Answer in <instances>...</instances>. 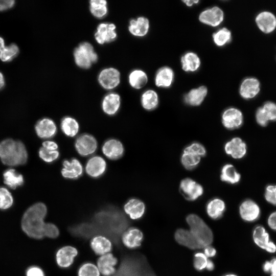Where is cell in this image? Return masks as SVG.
<instances>
[{
  "label": "cell",
  "instance_id": "6da1fadb",
  "mask_svg": "<svg viewBox=\"0 0 276 276\" xmlns=\"http://www.w3.org/2000/svg\"><path fill=\"white\" fill-rule=\"evenodd\" d=\"M91 221L71 227L69 229L71 233L84 238L101 235L118 244L122 234L129 225L128 220L124 213L112 206L100 210Z\"/></svg>",
  "mask_w": 276,
  "mask_h": 276
},
{
  "label": "cell",
  "instance_id": "7a4b0ae2",
  "mask_svg": "<svg viewBox=\"0 0 276 276\" xmlns=\"http://www.w3.org/2000/svg\"><path fill=\"white\" fill-rule=\"evenodd\" d=\"M47 213L45 205L41 202L30 206L24 213L21 220V227L30 237L40 239L45 237L47 223L44 219Z\"/></svg>",
  "mask_w": 276,
  "mask_h": 276
},
{
  "label": "cell",
  "instance_id": "3957f363",
  "mask_svg": "<svg viewBox=\"0 0 276 276\" xmlns=\"http://www.w3.org/2000/svg\"><path fill=\"white\" fill-rule=\"evenodd\" d=\"M111 276H156L151 269L146 258L134 253L123 256L115 273Z\"/></svg>",
  "mask_w": 276,
  "mask_h": 276
},
{
  "label": "cell",
  "instance_id": "277c9868",
  "mask_svg": "<svg viewBox=\"0 0 276 276\" xmlns=\"http://www.w3.org/2000/svg\"><path fill=\"white\" fill-rule=\"evenodd\" d=\"M0 158L2 163L7 166L21 165L27 162L28 153L21 142L6 139L0 143Z\"/></svg>",
  "mask_w": 276,
  "mask_h": 276
},
{
  "label": "cell",
  "instance_id": "5b68a950",
  "mask_svg": "<svg viewBox=\"0 0 276 276\" xmlns=\"http://www.w3.org/2000/svg\"><path fill=\"white\" fill-rule=\"evenodd\" d=\"M186 221L200 248L211 245L213 241L212 230L205 222L198 215L191 214L186 217Z\"/></svg>",
  "mask_w": 276,
  "mask_h": 276
},
{
  "label": "cell",
  "instance_id": "8992f818",
  "mask_svg": "<svg viewBox=\"0 0 276 276\" xmlns=\"http://www.w3.org/2000/svg\"><path fill=\"white\" fill-rule=\"evenodd\" d=\"M76 64L82 68H89L91 64L97 61L98 56L94 47L89 42L80 43L74 51Z\"/></svg>",
  "mask_w": 276,
  "mask_h": 276
},
{
  "label": "cell",
  "instance_id": "52a82bcc",
  "mask_svg": "<svg viewBox=\"0 0 276 276\" xmlns=\"http://www.w3.org/2000/svg\"><path fill=\"white\" fill-rule=\"evenodd\" d=\"M180 191L185 198L190 201L196 200L203 193L201 185L190 178L181 181Z\"/></svg>",
  "mask_w": 276,
  "mask_h": 276
},
{
  "label": "cell",
  "instance_id": "ba28073f",
  "mask_svg": "<svg viewBox=\"0 0 276 276\" xmlns=\"http://www.w3.org/2000/svg\"><path fill=\"white\" fill-rule=\"evenodd\" d=\"M75 148L81 156H88L93 154L97 148L96 139L89 134H83L76 140Z\"/></svg>",
  "mask_w": 276,
  "mask_h": 276
},
{
  "label": "cell",
  "instance_id": "9c48e42d",
  "mask_svg": "<svg viewBox=\"0 0 276 276\" xmlns=\"http://www.w3.org/2000/svg\"><path fill=\"white\" fill-rule=\"evenodd\" d=\"M98 81L104 88L113 89L120 82V73L117 69L113 67L104 68L99 73Z\"/></svg>",
  "mask_w": 276,
  "mask_h": 276
},
{
  "label": "cell",
  "instance_id": "30bf717a",
  "mask_svg": "<svg viewBox=\"0 0 276 276\" xmlns=\"http://www.w3.org/2000/svg\"><path fill=\"white\" fill-rule=\"evenodd\" d=\"M252 237L254 242L261 248L270 253L276 251V245L269 240V234L263 226L259 225L255 228Z\"/></svg>",
  "mask_w": 276,
  "mask_h": 276
},
{
  "label": "cell",
  "instance_id": "8fae6325",
  "mask_svg": "<svg viewBox=\"0 0 276 276\" xmlns=\"http://www.w3.org/2000/svg\"><path fill=\"white\" fill-rule=\"evenodd\" d=\"M116 27L112 23L103 22L100 24L95 34V38L97 42L103 44L113 41L117 37Z\"/></svg>",
  "mask_w": 276,
  "mask_h": 276
},
{
  "label": "cell",
  "instance_id": "7c38bea8",
  "mask_svg": "<svg viewBox=\"0 0 276 276\" xmlns=\"http://www.w3.org/2000/svg\"><path fill=\"white\" fill-rule=\"evenodd\" d=\"M243 121L241 111L234 107L226 109L222 113V122L224 127L233 130L240 127Z\"/></svg>",
  "mask_w": 276,
  "mask_h": 276
},
{
  "label": "cell",
  "instance_id": "4fadbf2b",
  "mask_svg": "<svg viewBox=\"0 0 276 276\" xmlns=\"http://www.w3.org/2000/svg\"><path fill=\"white\" fill-rule=\"evenodd\" d=\"M239 214L243 220L247 222H253L259 218L260 209L255 201L248 199L244 200L240 204Z\"/></svg>",
  "mask_w": 276,
  "mask_h": 276
},
{
  "label": "cell",
  "instance_id": "5bb4252c",
  "mask_svg": "<svg viewBox=\"0 0 276 276\" xmlns=\"http://www.w3.org/2000/svg\"><path fill=\"white\" fill-rule=\"evenodd\" d=\"M223 18V12L216 6L205 10L199 16L200 21L212 27L219 25L222 22Z\"/></svg>",
  "mask_w": 276,
  "mask_h": 276
},
{
  "label": "cell",
  "instance_id": "9a60e30c",
  "mask_svg": "<svg viewBox=\"0 0 276 276\" xmlns=\"http://www.w3.org/2000/svg\"><path fill=\"white\" fill-rule=\"evenodd\" d=\"M78 251L73 246L67 245L58 250L56 254V261L58 265L62 268L69 267L74 262Z\"/></svg>",
  "mask_w": 276,
  "mask_h": 276
},
{
  "label": "cell",
  "instance_id": "2e32d148",
  "mask_svg": "<svg viewBox=\"0 0 276 276\" xmlns=\"http://www.w3.org/2000/svg\"><path fill=\"white\" fill-rule=\"evenodd\" d=\"M143 238V234L140 229L136 227H131L124 232L121 240L126 247L134 249L141 245Z\"/></svg>",
  "mask_w": 276,
  "mask_h": 276
},
{
  "label": "cell",
  "instance_id": "e0dca14e",
  "mask_svg": "<svg viewBox=\"0 0 276 276\" xmlns=\"http://www.w3.org/2000/svg\"><path fill=\"white\" fill-rule=\"evenodd\" d=\"M224 150L227 154L233 158L240 159L245 155L247 147L245 143L241 139L236 137L226 143Z\"/></svg>",
  "mask_w": 276,
  "mask_h": 276
},
{
  "label": "cell",
  "instance_id": "ac0fdd59",
  "mask_svg": "<svg viewBox=\"0 0 276 276\" xmlns=\"http://www.w3.org/2000/svg\"><path fill=\"white\" fill-rule=\"evenodd\" d=\"M106 166V163L104 158L100 156H94L87 162L85 170L89 176L98 178L105 173Z\"/></svg>",
  "mask_w": 276,
  "mask_h": 276
},
{
  "label": "cell",
  "instance_id": "d6986e66",
  "mask_svg": "<svg viewBox=\"0 0 276 276\" xmlns=\"http://www.w3.org/2000/svg\"><path fill=\"white\" fill-rule=\"evenodd\" d=\"M37 135L43 139H49L57 133V126L51 119L43 118L39 120L35 127Z\"/></svg>",
  "mask_w": 276,
  "mask_h": 276
},
{
  "label": "cell",
  "instance_id": "ffe728a7",
  "mask_svg": "<svg viewBox=\"0 0 276 276\" xmlns=\"http://www.w3.org/2000/svg\"><path fill=\"white\" fill-rule=\"evenodd\" d=\"M82 173L83 167L77 159L74 158L70 161H63L61 174L65 178L76 179L80 177Z\"/></svg>",
  "mask_w": 276,
  "mask_h": 276
},
{
  "label": "cell",
  "instance_id": "44dd1931",
  "mask_svg": "<svg viewBox=\"0 0 276 276\" xmlns=\"http://www.w3.org/2000/svg\"><path fill=\"white\" fill-rule=\"evenodd\" d=\"M103 154L111 160H116L122 156L124 149L122 143L116 139H109L103 144L102 148Z\"/></svg>",
  "mask_w": 276,
  "mask_h": 276
},
{
  "label": "cell",
  "instance_id": "7402d4cb",
  "mask_svg": "<svg viewBox=\"0 0 276 276\" xmlns=\"http://www.w3.org/2000/svg\"><path fill=\"white\" fill-rule=\"evenodd\" d=\"M118 263V259L109 252L101 256L97 261V267L100 273L104 276H111L116 271L114 267Z\"/></svg>",
  "mask_w": 276,
  "mask_h": 276
},
{
  "label": "cell",
  "instance_id": "603a6c76",
  "mask_svg": "<svg viewBox=\"0 0 276 276\" xmlns=\"http://www.w3.org/2000/svg\"><path fill=\"white\" fill-rule=\"evenodd\" d=\"M258 28L265 33H269L276 28V18L271 12L264 11L260 13L256 18Z\"/></svg>",
  "mask_w": 276,
  "mask_h": 276
},
{
  "label": "cell",
  "instance_id": "cb8c5ba5",
  "mask_svg": "<svg viewBox=\"0 0 276 276\" xmlns=\"http://www.w3.org/2000/svg\"><path fill=\"white\" fill-rule=\"evenodd\" d=\"M260 91V82L255 78L244 79L240 87V94L245 99H252L256 97Z\"/></svg>",
  "mask_w": 276,
  "mask_h": 276
},
{
  "label": "cell",
  "instance_id": "d4e9b609",
  "mask_svg": "<svg viewBox=\"0 0 276 276\" xmlns=\"http://www.w3.org/2000/svg\"><path fill=\"white\" fill-rule=\"evenodd\" d=\"M124 210L131 219L136 220L143 216L145 211V205L141 200L131 198L125 204Z\"/></svg>",
  "mask_w": 276,
  "mask_h": 276
},
{
  "label": "cell",
  "instance_id": "484cf974",
  "mask_svg": "<svg viewBox=\"0 0 276 276\" xmlns=\"http://www.w3.org/2000/svg\"><path fill=\"white\" fill-rule=\"evenodd\" d=\"M176 241L179 244L191 249H200L196 240L189 230L179 228L174 234Z\"/></svg>",
  "mask_w": 276,
  "mask_h": 276
},
{
  "label": "cell",
  "instance_id": "4316f807",
  "mask_svg": "<svg viewBox=\"0 0 276 276\" xmlns=\"http://www.w3.org/2000/svg\"><path fill=\"white\" fill-rule=\"evenodd\" d=\"M121 105V98L119 95L111 93L103 98L102 108L103 111L109 116H113L118 111Z\"/></svg>",
  "mask_w": 276,
  "mask_h": 276
},
{
  "label": "cell",
  "instance_id": "83f0119b",
  "mask_svg": "<svg viewBox=\"0 0 276 276\" xmlns=\"http://www.w3.org/2000/svg\"><path fill=\"white\" fill-rule=\"evenodd\" d=\"M90 247L96 254L102 256L109 253L111 250L112 242L105 236H96L91 239Z\"/></svg>",
  "mask_w": 276,
  "mask_h": 276
},
{
  "label": "cell",
  "instance_id": "f1b7e54d",
  "mask_svg": "<svg viewBox=\"0 0 276 276\" xmlns=\"http://www.w3.org/2000/svg\"><path fill=\"white\" fill-rule=\"evenodd\" d=\"M149 21L144 17H139L137 19L130 20L128 30L133 35L137 37L145 36L149 30Z\"/></svg>",
  "mask_w": 276,
  "mask_h": 276
},
{
  "label": "cell",
  "instance_id": "f546056e",
  "mask_svg": "<svg viewBox=\"0 0 276 276\" xmlns=\"http://www.w3.org/2000/svg\"><path fill=\"white\" fill-rule=\"evenodd\" d=\"M226 209L225 202L221 199L215 198L210 200L206 205L208 215L213 220L221 218Z\"/></svg>",
  "mask_w": 276,
  "mask_h": 276
},
{
  "label": "cell",
  "instance_id": "4dcf8cb0",
  "mask_svg": "<svg viewBox=\"0 0 276 276\" xmlns=\"http://www.w3.org/2000/svg\"><path fill=\"white\" fill-rule=\"evenodd\" d=\"M208 93L207 88L201 86L191 89L185 96V102L191 106H198L201 104Z\"/></svg>",
  "mask_w": 276,
  "mask_h": 276
},
{
  "label": "cell",
  "instance_id": "1f68e13d",
  "mask_svg": "<svg viewBox=\"0 0 276 276\" xmlns=\"http://www.w3.org/2000/svg\"><path fill=\"white\" fill-rule=\"evenodd\" d=\"M174 73L169 67H163L157 71L155 79V84L158 87H168L170 86L173 80Z\"/></svg>",
  "mask_w": 276,
  "mask_h": 276
},
{
  "label": "cell",
  "instance_id": "d6a6232c",
  "mask_svg": "<svg viewBox=\"0 0 276 276\" xmlns=\"http://www.w3.org/2000/svg\"><path fill=\"white\" fill-rule=\"evenodd\" d=\"M182 68L186 72H194L200 65V60L197 55L193 52H188L181 58Z\"/></svg>",
  "mask_w": 276,
  "mask_h": 276
},
{
  "label": "cell",
  "instance_id": "836d02e7",
  "mask_svg": "<svg viewBox=\"0 0 276 276\" xmlns=\"http://www.w3.org/2000/svg\"><path fill=\"white\" fill-rule=\"evenodd\" d=\"M221 180L231 184L238 183L241 179V175L231 164H226L222 168L220 175Z\"/></svg>",
  "mask_w": 276,
  "mask_h": 276
},
{
  "label": "cell",
  "instance_id": "e575fe53",
  "mask_svg": "<svg viewBox=\"0 0 276 276\" xmlns=\"http://www.w3.org/2000/svg\"><path fill=\"white\" fill-rule=\"evenodd\" d=\"M4 182L9 188L14 189L24 183V178L13 169H9L3 174Z\"/></svg>",
  "mask_w": 276,
  "mask_h": 276
},
{
  "label": "cell",
  "instance_id": "d590c367",
  "mask_svg": "<svg viewBox=\"0 0 276 276\" xmlns=\"http://www.w3.org/2000/svg\"><path fill=\"white\" fill-rule=\"evenodd\" d=\"M60 127L63 133L69 137H74L76 135L79 129L78 122L71 117L63 118L61 120Z\"/></svg>",
  "mask_w": 276,
  "mask_h": 276
},
{
  "label": "cell",
  "instance_id": "8d00e7d4",
  "mask_svg": "<svg viewBox=\"0 0 276 276\" xmlns=\"http://www.w3.org/2000/svg\"><path fill=\"white\" fill-rule=\"evenodd\" d=\"M129 83L133 88L139 89L143 87L148 82L146 74L141 70H134L129 75Z\"/></svg>",
  "mask_w": 276,
  "mask_h": 276
},
{
  "label": "cell",
  "instance_id": "74e56055",
  "mask_svg": "<svg viewBox=\"0 0 276 276\" xmlns=\"http://www.w3.org/2000/svg\"><path fill=\"white\" fill-rule=\"evenodd\" d=\"M141 104L143 107L146 110H151L154 109L158 104L157 93L151 89L145 91L141 97Z\"/></svg>",
  "mask_w": 276,
  "mask_h": 276
},
{
  "label": "cell",
  "instance_id": "f35d334b",
  "mask_svg": "<svg viewBox=\"0 0 276 276\" xmlns=\"http://www.w3.org/2000/svg\"><path fill=\"white\" fill-rule=\"evenodd\" d=\"M90 11L96 17L102 18L107 13V2L105 0H91Z\"/></svg>",
  "mask_w": 276,
  "mask_h": 276
},
{
  "label": "cell",
  "instance_id": "ab89813d",
  "mask_svg": "<svg viewBox=\"0 0 276 276\" xmlns=\"http://www.w3.org/2000/svg\"><path fill=\"white\" fill-rule=\"evenodd\" d=\"M201 157L191 153L183 152L181 157V162L187 170L196 168L200 162Z\"/></svg>",
  "mask_w": 276,
  "mask_h": 276
},
{
  "label": "cell",
  "instance_id": "60d3db41",
  "mask_svg": "<svg viewBox=\"0 0 276 276\" xmlns=\"http://www.w3.org/2000/svg\"><path fill=\"white\" fill-rule=\"evenodd\" d=\"M215 43L218 46H223L231 39V33L226 28H223L213 34Z\"/></svg>",
  "mask_w": 276,
  "mask_h": 276
},
{
  "label": "cell",
  "instance_id": "b9f144b4",
  "mask_svg": "<svg viewBox=\"0 0 276 276\" xmlns=\"http://www.w3.org/2000/svg\"><path fill=\"white\" fill-rule=\"evenodd\" d=\"M13 203V196L6 188H0V209L6 210L10 208Z\"/></svg>",
  "mask_w": 276,
  "mask_h": 276
},
{
  "label": "cell",
  "instance_id": "7bdbcfd3",
  "mask_svg": "<svg viewBox=\"0 0 276 276\" xmlns=\"http://www.w3.org/2000/svg\"><path fill=\"white\" fill-rule=\"evenodd\" d=\"M100 273L95 265L91 263H85L79 268L78 276H100Z\"/></svg>",
  "mask_w": 276,
  "mask_h": 276
},
{
  "label": "cell",
  "instance_id": "ee69618b",
  "mask_svg": "<svg viewBox=\"0 0 276 276\" xmlns=\"http://www.w3.org/2000/svg\"><path fill=\"white\" fill-rule=\"evenodd\" d=\"M18 51V47L15 44H11L0 52V59L4 62L10 61L16 56Z\"/></svg>",
  "mask_w": 276,
  "mask_h": 276
},
{
  "label": "cell",
  "instance_id": "f6af8a7d",
  "mask_svg": "<svg viewBox=\"0 0 276 276\" xmlns=\"http://www.w3.org/2000/svg\"><path fill=\"white\" fill-rule=\"evenodd\" d=\"M39 157L47 163H52L57 159L59 156L58 150H49L41 147L39 150Z\"/></svg>",
  "mask_w": 276,
  "mask_h": 276
},
{
  "label": "cell",
  "instance_id": "bcb514c9",
  "mask_svg": "<svg viewBox=\"0 0 276 276\" xmlns=\"http://www.w3.org/2000/svg\"><path fill=\"white\" fill-rule=\"evenodd\" d=\"M208 258L203 252L198 251L195 253L193 259V266L195 269L199 271H201L205 269Z\"/></svg>",
  "mask_w": 276,
  "mask_h": 276
},
{
  "label": "cell",
  "instance_id": "7dc6e473",
  "mask_svg": "<svg viewBox=\"0 0 276 276\" xmlns=\"http://www.w3.org/2000/svg\"><path fill=\"white\" fill-rule=\"evenodd\" d=\"M183 152L191 153L200 157L203 156L206 154V150L204 147L197 142L193 143L187 146Z\"/></svg>",
  "mask_w": 276,
  "mask_h": 276
},
{
  "label": "cell",
  "instance_id": "c3c4849f",
  "mask_svg": "<svg viewBox=\"0 0 276 276\" xmlns=\"http://www.w3.org/2000/svg\"><path fill=\"white\" fill-rule=\"evenodd\" d=\"M262 107L268 121H276V104L274 103L267 102Z\"/></svg>",
  "mask_w": 276,
  "mask_h": 276
},
{
  "label": "cell",
  "instance_id": "681fc988",
  "mask_svg": "<svg viewBox=\"0 0 276 276\" xmlns=\"http://www.w3.org/2000/svg\"><path fill=\"white\" fill-rule=\"evenodd\" d=\"M265 199L269 203L276 205V185H268L266 188Z\"/></svg>",
  "mask_w": 276,
  "mask_h": 276
},
{
  "label": "cell",
  "instance_id": "f907efd6",
  "mask_svg": "<svg viewBox=\"0 0 276 276\" xmlns=\"http://www.w3.org/2000/svg\"><path fill=\"white\" fill-rule=\"evenodd\" d=\"M263 269L265 272L270 273V276H276V258L266 261L263 265Z\"/></svg>",
  "mask_w": 276,
  "mask_h": 276
},
{
  "label": "cell",
  "instance_id": "816d5d0a",
  "mask_svg": "<svg viewBox=\"0 0 276 276\" xmlns=\"http://www.w3.org/2000/svg\"><path fill=\"white\" fill-rule=\"evenodd\" d=\"M59 235V229L55 224L51 223H47L45 237L54 239L58 237Z\"/></svg>",
  "mask_w": 276,
  "mask_h": 276
},
{
  "label": "cell",
  "instance_id": "f5cc1de1",
  "mask_svg": "<svg viewBox=\"0 0 276 276\" xmlns=\"http://www.w3.org/2000/svg\"><path fill=\"white\" fill-rule=\"evenodd\" d=\"M256 119L258 124L265 127L268 123V120L266 117L262 107H259L256 111Z\"/></svg>",
  "mask_w": 276,
  "mask_h": 276
},
{
  "label": "cell",
  "instance_id": "db71d44e",
  "mask_svg": "<svg viewBox=\"0 0 276 276\" xmlns=\"http://www.w3.org/2000/svg\"><path fill=\"white\" fill-rule=\"evenodd\" d=\"M27 276H45L43 270L37 266L29 267L26 272Z\"/></svg>",
  "mask_w": 276,
  "mask_h": 276
},
{
  "label": "cell",
  "instance_id": "11a10c76",
  "mask_svg": "<svg viewBox=\"0 0 276 276\" xmlns=\"http://www.w3.org/2000/svg\"><path fill=\"white\" fill-rule=\"evenodd\" d=\"M203 253L207 258H213L217 254L216 249L211 245L203 248Z\"/></svg>",
  "mask_w": 276,
  "mask_h": 276
},
{
  "label": "cell",
  "instance_id": "9f6ffc18",
  "mask_svg": "<svg viewBox=\"0 0 276 276\" xmlns=\"http://www.w3.org/2000/svg\"><path fill=\"white\" fill-rule=\"evenodd\" d=\"M42 147L49 150H58V146L57 143L52 141H45L42 143Z\"/></svg>",
  "mask_w": 276,
  "mask_h": 276
},
{
  "label": "cell",
  "instance_id": "6f0895ef",
  "mask_svg": "<svg viewBox=\"0 0 276 276\" xmlns=\"http://www.w3.org/2000/svg\"><path fill=\"white\" fill-rule=\"evenodd\" d=\"M15 1L13 0L0 1V11L5 10L12 7Z\"/></svg>",
  "mask_w": 276,
  "mask_h": 276
},
{
  "label": "cell",
  "instance_id": "680465c9",
  "mask_svg": "<svg viewBox=\"0 0 276 276\" xmlns=\"http://www.w3.org/2000/svg\"><path fill=\"white\" fill-rule=\"evenodd\" d=\"M268 224L271 229L276 231V211L269 215L268 218Z\"/></svg>",
  "mask_w": 276,
  "mask_h": 276
},
{
  "label": "cell",
  "instance_id": "91938a15",
  "mask_svg": "<svg viewBox=\"0 0 276 276\" xmlns=\"http://www.w3.org/2000/svg\"><path fill=\"white\" fill-rule=\"evenodd\" d=\"M215 268V264L211 260L208 259L205 269L208 271H213Z\"/></svg>",
  "mask_w": 276,
  "mask_h": 276
},
{
  "label": "cell",
  "instance_id": "94428289",
  "mask_svg": "<svg viewBox=\"0 0 276 276\" xmlns=\"http://www.w3.org/2000/svg\"><path fill=\"white\" fill-rule=\"evenodd\" d=\"M183 2L185 3L187 6H191L194 4H197L199 2V1H190V0H187V1H183Z\"/></svg>",
  "mask_w": 276,
  "mask_h": 276
},
{
  "label": "cell",
  "instance_id": "6125c7cd",
  "mask_svg": "<svg viewBox=\"0 0 276 276\" xmlns=\"http://www.w3.org/2000/svg\"><path fill=\"white\" fill-rule=\"evenodd\" d=\"M4 79L3 75L0 72V89L2 88L4 85Z\"/></svg>",
  "mask_w": 276,
  "mask_h": 276
},
{
  "label": "cell",
  "instance_id": "be15d7a7",
  "mask_svg": "<svg viewBox=\"0 0 276 276\" xmlns=\"http://www.w3.org/2000/svg\"><path fill=\"white\" fill-rule=\"evenodd\" d=\"M5 48L4 39L0 37V52Z\"/></svg>",
  "mask_w": 276,
  "mask_h": 276
},
{
  "label": "cell",
  "instance_id": "e7e4bbea",
  "mask_svg": "<svg viewBox=\"0 0 276 276\" xmlns=\"http://www.w3.org/2000/svg\"><path fill=\"white\" fill-rule=\"evenodd\" d=\"M222 276H238V275L234 273H227L226 274H224Z\"/></svg>",
  "mask_w": 276,
  "mask_h": 276
}]
</instances>
